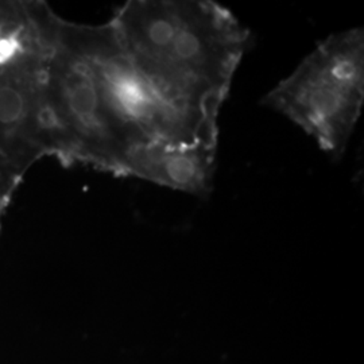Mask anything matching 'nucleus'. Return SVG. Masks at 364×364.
<instances>
[{"label": "nucleus", "instance_id": "nucleus-1", "mask_svg": "<svg viewBox=\"0 0 364 364\" xmlns=\"http://www.w3.org/2000/svg\"><path fill=\"white\" fill-rule=\"evenodd\" d=\"M109 23L134 65L173 108L219 127L218 119L252 36L209 0H130Z\"/></svg>", "mask_w": 364, "mask_h": 364}, {"label": "nucleus", "instance_id": "nucleus-2", "mask_svg": "<svg viewBox=\"0 0 364 364\" xmlns=\"http://www.w3.org/2000/svg\"><path fill=\"white\" fill-rule=\"evenodd\" d=\"M333 158L344 154L364 105V30L329 36L262 99Z\"/></svg>", "mask_w": 364, "mask_h": 364}, {"label": "nucleus", "instance_id": "nucleus-3", "mask_svg": "<svg viewBox=\"0 0 364 364\" xmlns=\"http://www.w3.org/2000/svg\"><path fill=\"white\" fill-rule=\"evenodd\" d=\"M60 19L46 36L0 57V224L28 170L55 158L45 60Z\"/></svg>", "mask_w": 364, "mask_h": 364}, {"label": "nucleus", "instance_id": "nucleus-4", "mask_svg": "<svg viewBox=\"0 0 364 364\" xmlns=\"http://www.w3.org/2000/svg\"><path fill=\"white\" fill-rule=\"evenodd\" d=\"M55 16L46 1L0 0V57L46 34Z\"/></svg>", "mask_w": 364, "mask_h": 364}]
</instances>
